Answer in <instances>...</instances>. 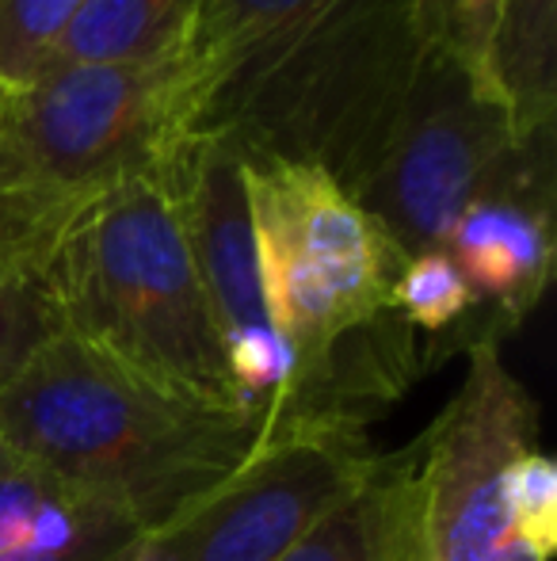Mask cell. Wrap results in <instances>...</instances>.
I'll list each match as a JSON object with an SVG mask.
<instances>
[{
    "instance_id": "obj_1",
    "label": "cell",
    "mask_w": 557,
    "mask_h": 561,
    "mask_svg": "<svg viewBox=\"0 0 557 561\" xmlns=\"http://www.w3.org/2000/svg\"><path fill=\"white\" fill-rule=\"evenodd\" d=\"M279 428L268 413L176 390L66 325L0 386V436L138 535L195 508Z\"/></svg>"
},
{
    "instance_id": "obj_2",
    "label": "cell",
    "mask_w": 557,
    "mask_h": 561,
    "mask_svg": "<svg viewBox=\"0 0 557 561\" xmlns=\"http://www.w3.org/2000/svg\"><path fill=\"white\" fill-rule=\"evenodd\" d=\"M50 290L58 325L176 390L245 405L233 393L179 210L156 180H119L69 218L50 260Z\"/></svg>"
},
{
    "instance_id": "obj_3",
    "label": "cell",
    "mask_w": 557,
    "mask_h": 561,
    "mask_svg": "<svg viewBox=\"0 0 557 561\" xmlns=\"http://www.w3.org/2000/svg\"><path fill=\"white\" fill-rule=\"evenodd\" d=\"M245 192L264 310L294 363L287 416H325L336 352L394 313L405 256L321 164L245 149Z\"/></svg>"
},
{
    "instance_id": "obj_4",
    "label": "cell",
    "mask_w": 557,
    "mask_h": 561,
    "mask_svg": "<svg viewBox=\"0 0 557 561\" xmlns=\"http://www.w3.org/2000/svg\"><path fill=\"white\" fill-rule=\"evenodd\" d=\"M202 138L184 54L54 66L0 96V149L38 187L96 195L130 176L161 184Z\"/></svg>"
},
{
    "instance_id": "obj_5",
    "label": "cell",
    "mask_w": 557,
    "mask_h": 561,
    "mask_svg": "<svg viewBox=\"0 0 557 561\" xmlns=\"http://www.w3.org/2000/svg\"><path fill=\"white\" fill-rule=\"evenodd\" d=\"M512 115L451 54L428 46L386 141L351 195L405 260L436 252L459 215L527 161Z\"/></svg>"
},
{
    "instance_id": "obj_6",
    "label": "cell",
    "mask_w": 557,
    "mask_h": 561,
    "mask_svg": "<svg viewBox=\"0 0 557 561\" xmlns=\"http://www.w3.org/2000/svg\"><path fill=\"white\" fill-rule=\"evenodd\" d=\"M466 347V382L405 450L413 561H492L512 539L504 478L535 447L538 409L497 336H474Z\"/></svg>"
},
{
    "instance_id": "obj_7",
    "label": "cell",
    "mask_w": 557,
    "mask_h": 561,
    "mask_svg": "<svg viewBox=\"0 0 557 561\" xmlns=\"http://www.w3.org/2000/svg\"><path fill=\"white\" fill-rule=\"evenodd\" d=\"M382 450L351 416H287L230 481L149 531L169 561H279L367 485Z\"/></svg>"
},
{
    "instance_id": "obj_8",
    "label": "cell",
    "mask_w": 557,
    "mask_h": 561,
    "mask_svg": "<svg viewBox=\"0 0 557 561\" xmlns=\"http://www.w3.org/2000/svg\"><path fill=\"white\" fill-rule=\"evenodd\" d=\"M172 195L222 336L233 393L256 413L287 421L290 363L271 329L256 267L253 210L245 192V149L230 134H202L161 180Z\"/></svg>"
},
{
    "instance_id": "obj_9",
    "label": "cell",
    "mask_w": 557,
    "mask_h": 561,
    "mask_svg": "<svg viewBox=\"0 0 557 561\" xmlns=\"http://www.w3.org/2000/svg\"><path fill=\"white\" fill-rule=\"evenodd\" d=\"M477 302H492L504 325H520L554 272V157L550 134L535 138L508 184L477 195L443 244Z\"/></svg>"
},
{
    "instance_id": "obj_10",
    "label": "cell",
    "mask_w": 557,
    "mask_h": 561,
    "mask_svg": "<svg viewBox=\"0 0 557 561\" xmlns=\"http://www.w3.org/2000/svg\"><path fill=\"white\" fill-rule=\"evenodd\" d=\"M328 4L333 0H199L192 31L179 46L199 130L207 134L210 112L233 84L264 66V58L290 43Z\"/></svg>"
},
{
    "instance_id": "obj_11",
    "label": "cell",
    "mask_w": 557,
    "mask_h": 561,
    "mask_svg": "<svg viewBox=\"0 0 557 561\" xmlns=\"http://www.w3.org/2000/svg\"><path fill=\"white\" fill-rule=\"evenodd\" d=\"M492 81L520 141L554 134L557 0H500Z\"/></svg>"
},
{
    "instance_id": "obj_12",
    "label": "cell",
    "mask_w": 557,
    "mask_h": 561,
    "mask_svg": "<svg viewBox=\"0 0 557 561\" xmlns=\"http://www.w3.org/2000/svg\"><path fill=\"white\" fill-rule=\"evenodd\" d=\"M199 0H84L54 46L50 66L73 61H146L184 46Z\"/></svg>"
},
{
    "instance_id": "obj_13",
    "label": "cell",
    "mask_w": 557,
    "mask_h": 561,
    "mask_svg": "<svg viewBox=\"0 0 557 561\" xmlns=\"http://www.w3.org/2000/svg\"><path fill=\"white\" fill-rule=\"evenodd\" d=\"M61 229L23 241H0V386L58 329L50 260Z\"/></svg>"
},
{
    "instance_id": "obj_14",
    "label": "cell",
    "mask_w": 557,
    "mask_h": 561,
    "mask_svg": "<svg viewBox=\"0 0 557 561\" xmlns=\"http://www.w3.org/2000/svg\"><path fill=\"white\" fill-rule=\"evenodd\" d=\"M84 0H0V96L27 89L46 73Z\"/></svg>"
},
{
    "instance_id": "obj_15",
    "label": "cell",
    "mask_w": 557,
    "mask_h": 561,
    "mask_svg": "<svg viewBox=\"0 0 557 561\" xmlns=\"http://www.w3.org/2000/svg\"><path fill=\"white\" fill-rule=\"evenodd\" d=\"M474 306V287L443 249L405 260L390 290V310L409 329H423V333H446L459 321H466Z\"/></svg>"
},
{
    "instance_id": "obj_16",
    "label": "cell",
    "mask_w": 557,
    "mask_h": 561,
    "mask_svg": "<svg viewBox=\"0 0 557 561\" xmlns=\"http://www.w3.org/2000/svg\"><path fill=\"white\" fill-rule=\"evenodd\" d=\"M497 15L500 0H420V31L428 38V46L451 54L492 96H500L497 81H492Z\"/></svg>"
},
{
    "instance_id": "obj_17",
    "label": "cell",
    "mask_w": 557,
    "mask_h": 561,
    "mask_svg": "<svg viewBox=\"0 0 557 561\" xmlns=\"http://www.w3.org/2000/svg\"><path fill=\"white\" fill-rule=\"evenodd\" d=\"M504 504L512 539L550 561L557 550V462L546 450L531 447L508 466Z\"/></svg>"
},
{
    "instance_id": "obj_18",
    "label": "cell",
    "mask_w": 557,
    "mask_h": 561,
    "mask_svg": "<svg viewBox=\"0 0 557 561\" xmlns=\"http://www.w3.org/2000/svg\"><path fill=\"white\" fill-rule=\"evenodd\" d=\"M279 561H382V516L374 473L359 493H351L317 527H310Z\"/></svg>"
},
{
    "instance_id": "obj_19",
    "label": "cell",
    "mask_w": 557,
    "mask_h": 561,
    "mask_svg": "<svg viewBox=\"0 0 557 561\" xmlns=\"http://www.w3.org/2000/svg\"><path fill=\"white\" fill-rule=\"evenodd\" d=\"M66 481L54 478L43 462L23 455L0 436V558L20 554L31 531L58 496H66Z\"/></svg>"
},
{
    "instance_id": "obj_20",
    "label": "cell",
    "mask_w": 557,
    "mask_h": 561,
    "mask_svg": "<svg viewBox=\"0 0 557 561\" xmlns=\"http://www.w3.org/2000/svg\"><path fill=\"white\" fill-rule=\"evenodd\" d=\"M92 195H66L38 187L0 149V241H23L35 233H54L89 203Z\"/></svg>"
},
{
    "instance_id": "obj_21",
    "label": "cell",
    "mask_w": 557,
    "mask_h": 561,
    "mask_svg": "<svg viewBox=\"0 0 557 561\" xmlns=\"http://www.w3.org/2000/svg\"><path fill=\"white\" fill-rule=\"evenodd\" d=\"M492 561H543V558H535V554H531V550L523 547V542L508 539L504 547L497 550V558H492Z\"/></svg>"
}]
</instances>
